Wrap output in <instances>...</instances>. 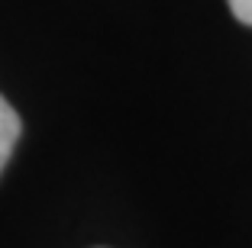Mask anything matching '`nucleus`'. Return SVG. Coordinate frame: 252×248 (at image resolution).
Returning a JSON list of instances; mask_svg holds the SVG:
<instances>
[{"label": "nucleus", "instance_id": "f257e3e1", "mask_svg": "<svg viewBox=\"0 0 252 248\" xmlns=\"http://www.w3.org/2000/svg\"><path fill=\"white\" fill-rule=\"evenodd\" d=\"M16 139H20V116H16V110L0 94V171H3V165L13 155Z\"/></svg>", "mask_w": 252, "mask_h": 248}, {"label": "nucleus", "instance_id": "f03ea898", "mask_svg": "<svg viewBox=\"0 0 252 248\" xmlns=\"http://www.w3.org/2000/svg\"><path fill=\"white\" fill-rule=\"evenodd\" d=\"M233 10V16H236L239 23H246V26H252V0H226Z\"/></svg>", "mask_w": 252, "mask_h": 248}]
</instances>
